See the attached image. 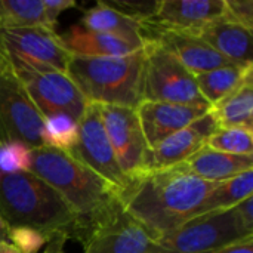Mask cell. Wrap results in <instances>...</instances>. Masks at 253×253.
<instances>
[{
    "label": "cell",
    "instance_id": "6da1fadb",
    "mask_svg": "<svg viewBox=\"0 0 253 253\" xmlns=\"http://www.w3.org/2000/svg\"><path fill=\"white\" fill-rule=\"evenodd\" d=\"M213 185L181 163L144 170L129 179L119 197L123 211L159 239L194 218Z\"/></svg>",
    "mask_w": 253,
    "mask_h": 253
},
{
    "label": "cell",
    "instance_id": "7a4b0ae2",
    "mask_svg": "<svg viewBox=\"0 0 253 253\" xmlns=\"http://www.w3.org/2000/svg\"><path fill=\"white\" fill-rule=\"evenodd\" d=\"M30 172L53 187L77 218V242L84 245L123 211L119 190L70 153L39 147L31 150Z\"/></svg>",
    "mask_w": 253,
    "mask_h": 253
},
{
    "label": "cell",
    "instance_id": "3957f363",
    "mask_svg": "<svg viewBox=\"0 0 253 253\" xmlns=\"http://www.w3.org/2000/svg\"><path fill=\"white\" fill-rule=\"evenodd\" d=\"M0 222L9 228H34L49 239H77V218L61 194L33 172L0 173Z\"/></svg>",
    "mask_w": 253,
    "mask_h": 253
},
{
    "label": "cell",
    "instance_id": "277c9868",
    "mask_svg": "<svg viewBox=\"0 0 253 253\" xmlns=\"http://www.w3.org/2000/svg\"><path fill=\"white\" fill-rule=\"evenodd\" d=\"M65 74L87 102L136 108L142 102L144 47L126 56H71Z\"/></svg>",
    "mask_w": 253,
    "mask_h": 253
},
{
    "label": "cell",
    "instance_id": "5b68a950",
    "mask_svg": "<svg viewBox=\"0 0 253 253\" xmlns=\"http://www.w3.org/2000/svg\"><path fill=\"white\" fill-rule=\"evenodd\" d=\"M3 50L15 74L44 119L64 113L80 120L87 101L64 71L12 53L4 47Z\"/></svg>",
    "mask_w": 253,
    "mask_h": 253
},
{
    "label": "cell",
    "instance_id": "8992f818",
    "mask_svg": "<svg viewBox=\"0 0 253 253\" xmlns=\"http://www.w3.org/2000/svg\"><path fill=\"white\" fill-rule=\"evenodd\" d=\"M253 237L234 209L197 215L176 230L157 239L162 253H216Z\"/></svg>",
    "mask_w": 253,
    "mask_h": 253
},
{
    "label": "cell",
    "instance_id": "52a82bcc",
    "mask_svg": "<svg viewBox=\"0 0 253 253\" xmlns=\"http://www.w3.org/2000/svg\"><path fill=\"white\" fill-rule=\"evenodd\" d=\"M142 101L211 107L199 92L196 76L150 39H144Z\"/></svg>",
    "mask_w": 253,
    "mask_h": 253
},
{
    "label": "cell",
    "instance_id": "ba28073f",
    "mask_svg": "<svg viewBox=\"0 0 253 253\" xmlns=\"http://www.w3.org/2000/svg\"><path fill=\"white\" fill-rule=\"evenodd\" d=\"M43 122L0 46V145L16 141L31 150L42 147Z\"/></svg>",
    "mask_w": 253,
    "mask_h": 253
},
{
    "label": "cell",
    "instance_id": "9c48e42d",
    "mask_svg": "<svg viewBox=\"0 0 253 253\" xmlns=\"http://www.w3.org/2000/svg\"><path fill=\"white\" fill-rule=\"evenodd\" d=\"M68 153L82 165L114 185L119 191L127 185L129 179L122 172L105 133L99 104L87 102V107L79 120L77 144Z\"/></svg>",
    "mask_w": 253,
    "mask_h": 253
},
{
    "label": "cell",
    "instance_id": "30bf717a",
    "mask_svg": "<svg viewBox=\"0 0 253 253\" xmlns=\"http://www.w3.org/2000/svg\"><path fill=\"white\" fill-rule=\"evenodd\" d=\"M102 123L117 163L127 179L145 170L148 144L145 141L136 108L99 105Z\"/></svg>",
    "mask_w": 253,
    "mask_h": 253
},
{
    "label": "cell",
    "instance_id": "8fae6325",
    "mask_svg": "<svg viewBox=\"0 0 253 253\" xmlns=\"http://www.w3.org/2000/svg\"><path fill=\"white\" fill-rule=\"evenodd\" d=\"M142 39L159 43L194 76L233 64L191 31H176L144 24Z\"/></svg>",
    "mask_w": 253,
    "mask_h": 253
},
{
    "label": "cell",
    "instance_id": "7c38bea8",
    "mask_svg": "<svg viewBox=\"0 0 253 253\" xmlns=\"http://www.w3.org/2000/svg\"><path fill=\"white\" fill-rule=\"evenodd\" d=\"M0 46L64 73L71 58L56 30L43 25L0 30Z\"/></svg>",
    "mask_w": 253,
    "mask_h": 253
},
{
    "label": "cell",
    "instance_id": "4fadbf2b",
    "mask_svg": "<svg viewBox=\"0 0 253 253\" xmlns=\"http://www.w3.org/2000/svg\"><path fill=\"white\" fill-rule=\"evenodd\" d=\"M82 253H162L157 237L125 211L98 230Z\"/></svg>",
    "mask_w": 253,
    "mask_h": 253
},
{
    "label": "cell",
    "instance_id": "5bb4252c",
    "mask_svg": "<svg viewBox=\"0 0 253 253\" xmlns=\"http://www.w3.org/2000/svg\"><path fill=\"white\" fill-rule=\"evenodd\" d=\"M219 126L213 113H206L187 127L172 133L159 145L150 148L147 154L145 170L165 169L184 163L206 145L209 136Z\"/></svg>",
    "mask_w": 253,
    "mask_h": 253
},
{
    "label": "cell",
    "instance_id": "9a60e30c",
    "mask_svg": "<svg viewBox=\"0 0 253 253\" xmlns=\"http://www.w3.org/2000/svg\"><path fill=\"white\" fill-rule=\"evenodd\" d=\"M209 111L211 107L206 105H185L151 101H142L136 107L141 129L150 148L159 145L163 139L187 127Z\"/></svg>",
    "mask_w": 253,
    "mask_h": 253
},
{
    "label": "cell",
    "instance_id": "2e32d148",
    "mask_svg": "<svg viewBox=\"0 0 253 253\" xmlns=\"http://www.w3.org/2000/svg\"><path fill=\"white\" fill-rule=\"evenodd\" d=\"M191 33L230 62L243 67L253 65V31L228 19L224 13Z\"/></svg>",
    "mask_w": 253,
    "mask_h": 253
},
{
    "label": "cell",
    "instance_id": "e0dca14e",
    "mask_svg": "<svg viewBox=\"0 0 253 253\" xmlns=\"http://www.w3.org/2000/svg\"><path fill=\"white\" fill-rule=\"evenodd\" d=\"M59 39L71 56L86 58H107V56H126L144 47V42L129 40L120 36L93 31L74 24L68 27Z\"/></svg>",
    "mask_w": 253,
    "mask_h": 253
},
{
    "label": "cell",
    "instance_id": "ac0fdd59",
    "mask_svg": "<svg viewBox=\"0 0 253 253\" xmlns=\"http://www.w3.org/2000/svg\"><path fill=\"white\" fill-rule=\"evenodd\" d=\"M222 13L224 0H160L154 18L147 24L176 31H193Z\"/></svg>",
    "mask_w": 253,
    "mask_h": 253
},
{
    "label": "cell",
    "instance_id": "d6986e66",
    "mask_svg": "<svg viewBox=\"0 0 253 253\" xmlns=\"http://www.w3.org/2000/svg\"><path fill=\"white\" fill-rule=\"evenodd\" d=\"M182 165L197 178L211 184H218L246 170H252L253 157L231 156L205 145Z\"/></svg>",
    "mask_w": 253,
    "mask_h": 253
},
{
    "label": "cell",
    "instance_id": "ffe728a7",
    "mask_svg": "<svg viewBox=\"0 0 253 253\" xmlns=\"http://www.w3.org/2000/svg\"><path fill=\"white\" fill-rule=\"evenodd\" d=\"M219 127H245L253 130V71L227 98L211 108Z\"/></svg>",
    "mask_w": 253,
    "mask_h": 253
},
{
    "label": "cell",
    "instance_id": "44dd1931",
    "mask_svg": "<svg viewBox=\"0 0 253 253\" xmlns=\"http://www.w3.org/2000/svg\"><path fill=\"white\" fill-rule=\"evenodd\" d=\"M80 25L93 31L108 33L129 40L144 42V24L126 18L116 9L107 6L102 0H99L93 7L87 9L83 13Z\"/></svg>",
    "mask_w": 253,
    "mask_h": 253
},
{
    "label": "cell",
    "instance_id": "7402d4cb",
    "mask_svg": "<svg viewBox=\"0 0 253 253\" xmlns=\"http://www.w3.org/2000/svg\"><path fill=\"white\" fill-rule=\"evenodd\" d=\"M253 71L252 67H243L237 64H228L196 76V83L203 99L211 105H216L219 101L233 93Z\"/></svg>",
    "mask_w": 253,
    "mask_h": 253
},
{
    "label": "cell",
    "instance_id": "603a6c76",
    "mask_svg": "<svg viewBox=\"0 0 253 253\" xmlns=\"http://www.w3.org/2000/svg\"><path fill=\"white\" fill-rule=\"evenodd\" d=\"M253 196V169L246 170L237 176L213 185L211 193L203 200L197 211V215L228 211ZM196 215V216H197Z\"/></svg>",
    "mask_w": 253,
    "mask_h": 253
},
{
    "label": "cell",
    "instance_id": "cb8c5ba5",
    "mask_svg": "<svg viewBox=\"0 0 253 253\" xmlns=\"http://www.w3.org/2000/svg\"><path fill=\"white\" fill-rule=\"evenodd\" d=\"M36 25L49 27L42 0H0V30Z\"/></svg>",
    "mask_w": 253,
    "mask_h": 253
},
{
    "label": "cell",
    "instance_id": "d4e9b609",
    "mask_svg": "<svg viewBox=\"0 0 253 253\" xmlns=\"http://www.w3.org/2000/svg\"><path fill=\"white\" fill-rule=\"evenodd\" d=\"M42 147L71 151L79 139V120L68 114H53L44 119L40 133Z\"/></svg>",
    "mask_w": 253,
    "mask_h": 253
},
{
    "label": "cell",
    "instance_id": "484cf974",
    "mask_svg": "<svg viewBox=\"0 0 253 253\" xmlns=\"http://www.w3.org/2000/svg\"><path fill=\"white\" fill-rule=\"evenodd\" d=\"M206 145L225 154L253 157V133L245 127H218Z\"/></svg>",
    "mask_w": 253,
    "mask_h": 253
},
{
    "label": "cell",
    "instance_id": "4316f807",
    "mask_svg": "<svg viewBox=\"0 0 253 253\" xmlns=\"http://www.w3.org/2000/svg\"><path fill=\"white\" fill-rule=\"evenodd\" d=\"M31 166V148L16 142H4L0 145V173L10 175L28 172Z\"/></svg>",
    "mask_w": 253,
    "mask_h": 253
},
{
    "label": "cell",
    "instance_id": "83f0119b",
    "mask_svg": "<svg viewBox=\"0 0 253 253\" xmlns=\"http://www.w3.org/2000/svg\"><path fill=\"white\" fill-rule=\"evenodd\" d=\"M107 6L116 9L126 18H130L136 22L147 24L150 22L157 9L160 0H102Z\"/></svg>",
    "mask_w": 253,
    "mask_h": 253
},
{
    "label": "cell",
    "instance_id": "f1b7e54d",
    "mask_svg": "<svg viewBox=\"0 0 253 253\" xmlns=\"http://www.w3.org/2000/svg\"><path fill=\"white\" fill-rule=\"evenodd\" d=\"M6 240L21 253H40L47 245L49 237L34 228L16 227L6 230Z\"/></svg>",
    "mask_w": 253,
    "mask_h": 253
},
{
    "label": "cell",
    "instance_id": "f546056e",
    "mask_svg": "<svg viewBox=\"0 0 253 253\" xmlns=\"http://www.w3.org/2000/svg\"><path fill=\"white\" fill-rule=\"evenodd\" d=\"M224 15L253 31V0H224Z\"/></svg>",
    "mask_w": 253,
    "mask_h": 253
},
{
    "label": "cell",
    "instance_id": "4dcf8cb0",
    "mask_svg": "<svg viewBox=\"0 0 253 253\" xmlns=\"http://www.w3.org/2000/svg\"><path fill=\"white\" fill-rule=\"evenodd\" d=\"M42 1H43V7H44V13H46L47 24L53 30H55V27L58 24L59 15L64 10L77 6V3L74 0H42Z\"/></svg>",
    "mask_w": 253,
    "mask_h": 253
},
{
    "label": "cell",
    "instance_id": "1f68e13d",
    "mask_svg": "<svg viewBox=\"0 0 253 253\" xmlns=\"http://www.w3.org/2000/svg\"><path fill=\"white\" fill-rule=\"evenodd\" d=\"M233 209H234L237 218L242 221V224L248 230L253 231V196L252 197H248L246 200H243L242 203H239Z\"/></svg>",
    "mask_w": 253,
    "mask_h": 253
},
{
    "label": "cell",
    "instance_id": "d6a6232c",
    "mask_svg": "<svg viewBox=\"0 0 253 253\" xmlns=\"http://www.w3.org/2000/svg\"><path fill=\"white\" fill-rule=\"evenodd\" d=\"M68 239L64 234H53L49 239L47 245L44 246V249L40 253H65L64 246H65V242Z\"/></svg>",
    "mask_w": 253,
    "mask_h": 253
},
{
    "label": "cell",
    "instance_id": "836d02e7",
    "mask_svg": "<svg viewBox=\"0 0 253 253\" xmlns=\"http://www.w3.org/2000/svg\"><path fill=\"white\" fill-rule=\"evenodd\" d=\"M216 253H253V237L243 240V242H239V243H234V245H230V246L218 251Z\"/></svg>",
    "mask_w": 253,
    "mask_h": 253
},
{
    "label": "cell",
    "instance_id": "e575fe53",
    "mask_svg": "<svg viewBox=\"0 0 253 253\" xmlns=\"http://www.w3.org/2000/svg\"><path fill=\"white\" fill-rule=\"evenodd\" d=\"M0 253H21L9 240L1 239L0 240Z\"/></svg>",
    "mask_w": 253,
    "mask_h": 253
},
{
    "label": "cell",
    "instance_id": "d590c367",
    "mask_svg": "<svg viewBox=\"0 0 253 253\" xmlns=\"http://www.w3.org/2000/svg\"><path fill=\"white\" fill-rule=\"evenodd\" d=\"M1 239H6V227L0 222V240Z\"/></svg>",
    "mask_w": 253,
    "mask_h": 253
}]
</instances>
